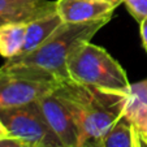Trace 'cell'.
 Instances as JSON below:
<instances>
[{"label":"cell","mask_w":147,"mask_h":147,"mask_svg":"<svg viewBox=\"0 0 147 147\" xmlns=\"http://www.w3.org/2000/svg\"><path fill=\"white\" fill-rule=\"evenodd\" d=\"M80 147H99L98 144H83V146H80Z\"/></svg>","instance_id":"ffe728a7"},{"label":"cell","mask_w":147,"mask_h":147,"mask_svg":"<svg viewBox=\"0 0 147 147\" xmlns=\"http://www.w3.org/2000/svg\"><path fill=\"white\" fill-rule=\"evenodd\" d=\"M63 24H64L63 20L56 11L28 22L26 24L25 45H24L22 52L20 56L29 55L38 50Z\"/></svg>","instance_id":"9c48e42d"},{"label":"cell","mask_w":147,"mask_h":147,"mask_svg":"<svg viewBox=\"0 0 147 147\" xmlns=\"http://www.w3.org/2000/svg\"><path fill=\"white\" fill-rule=\"evenodd\" d=\"M0 120L9 136L31 147H65L46 120L38 102L17 108L0 109Z\"/></svg>","instance_id":"5b68a950"},{"label":"cell","mask_w":147,"mask_h":147,"mask_svg":"<svg viewBox=\"0 0 147 147\" xmlns=\"http://www.w3.org/2000/svg\"><path fill=\"white\" fill-rule=\"evenodd\" d=\"M139 107H147V78L137 83H130L128 91V106L125 112Z\"/></svg>","instance_id":"7c38bea8"},{"label":"cell","mask_w":147,"mask_h":147,"mask_svg":"<svg viewBox=\"0 0 147 147\" xmlns=\"http://www.w3.org/2000/svg\"><path fill=\"white\" fill-rule=\"evenodd\" d=\"M69 80L106 91L128 94L126 72L104 48L91 42L81 45L68 60Z\"/></svg>","instance_id":"3957f363"},{"label":"cell","mask_w":147,"mask_h":147,"mask_svg":"<svg viewBox=\"0 0 147 147\" xmlns=\"http://www.w3.org/2000/svg\"><path fill=\"white\" fill-rule=\"evenodd\" d=\"M98 1H107V3L115 4V5H117V7H119L120 4L124 3V0H98Z\"/></svg>","instance_id":"d6986e66"},{"label":"cell","mask_w":147,"mask_h":147,"mask_svg":"<svg viewBox=\"0 0 147 147\" xmlns=\"http://www.w3.org/2000/svg\"><path fill=\"white\" fill-rule=\"evenodd\" d=\"M146 141H147V138H146Z\"/></svg>","instance_id":"44dd1931"},{"label":"cell","mask_w":147,"mask_h":147,"mask_svg":"<svg viewBox=\"0 0 147 147\" xmlns=\"http://www.w3.org/2000/svg\"><path fill=\"white\" fill-rule=\"evenodd\" d=\"M141 38H142V45H143V48L147 53V17L141 21Z\"/></svg>","instance_id":"2e32d148"},{"label":"cell","mask_w":147,"mask_h":147,"mask_svg":"<svg viewBox=\"0 0 147 147\" xmlns=\"http://www.w3.org/2000/svg\"><path fill=\"white\" fill-rule=\"evenodd\" d=\"M0 147H31L28 143L22 142L18 138H13V137H7V138L0 139Z\"/></svg>","instance_id":"9a60e30c"},{"label":"cell","mask_w":147,"mask_h":147,"mask_svg":"<svg viewBox=\"0 0 147 147\" xmlns=\"http://www.w3.org/2000/svg\"><path fill=\"white\" fill-rule=\"evenodd\" d=\"M56 11L51 0H0V26L28 24Z\"/></svg>","instance_id":"ba28073f"},{"label":"cell","mask_w":147,"mask_h":147,"mask_svg":"<svg viewBox=\"0 0 147 147\" xmlns=\"http://www.w3.org/2000/svg\"><path fill=\"white\" fill-rule=\"evenodd\" d=\"M111 18H103L99 21L87 24H63L47 40L34 52L25 56L9 59V64L33 65L48 72L60 82L69 80L68 60L72 53L83 43L91 40V38L108 24Z\"/></svg>","instance_id":"7a4b0ae2"},{"label":"cell","mask_w":147,"mask_h":147,"mask_svg":"<svg viewBox=\"0 0 147 147\" xmlns=\"http://www.w3.org/2000/svg\"><path fill=\"white\" fill-rule=\"evenodd\" d=\"M129 13L141 22L147 17V0H124Z\"/></svg>","instance_id":"5bb4252c"},{"label":"cell","mask_w":147,"mask_h":147,"mask_svg":"<svg viewBox=\"0 0 147 147\" xmlns=\"http://www.w3.org/2000/svg\"><path fill=\"white\" fill-rule=\"evenodd\" d=\"M125 115L131 120L137 130L144 138H147V107H139V108L130 109V111L125 112Z\"/></svg>","instance_id":"4fadbf2b"},{"label":"cell","mask_w":147,"mask_h":147,"mask_svg":"<svg viewBox=\"0 0 147 147\" xmlns=\"http://www.w3.org/2000/svg\"><path fill=\"white\" fill-rule=\"evenodd\" d=\"M26 36V24L0 26V55L7 60L21 55Z\"/></svg>","instance_id":"8fae6325"},{"label":"cell","mask_w":147,"mask_h":147,"mask_svg":"<svg viewBox=\"0 0 147 147\" xmlns=\"http://www.w3.org/2000/svg\"><path fill=\"white\" fill-rule=\"evenodd\" d=\"M38 106L45 115L52 130L60 138L65 147L80 146L77 124L67 103L55 91L45 95L38 100Z\"/></svg>","instance_id":"8992f818"},{"label":"cell","mask_w":147,"mask_h":147,"mask_svg":"<svg viewBox=\"0 0 147 147\" xmlns=\"http://www.w3.org/2000/svg\"><path fill=\"white\" fill-rule=\"evenodd\" d=\"M7 137H11L8 133V130H7V128L4 126L3 121L0 120V139H3V138H7Z\"/></svg>","instance_id":"ac0fdd59"},{"label":"cell","mask_w":147,"mask_h":147,"mask_svg":"<svg viewBox=\"0 0 147 147\" xmlns=\"http://www.w3.org/2000/svg\"><path fill=\"white\" fill-rule=\"evenodd\" d=\"M117 5L98 0H57L56 12L65 24H87L111 18Z\"/></svg>","instance_id":"52a82bcc"},{"label":"cell","mask_w":147,"mask_h":147,"mask_svg":"<svg viewBox=\"0 0 147 147\" xmlns=\"http://www.w3.org/2000/svg\"><path fill=\"white\" fill-rule=\"evenodd\" d=\"M99 147H136V126L126 115H122L104 134Z\"/></svg>","instance_id":"30bf717a"},{"label":"cell","mask_w":147,"mask_h":147,"mask_svg":"<svg viewBox=\"0 0 147 147\" xmlns=\"http://www.w3.org/2000/svg\"><path fill=\"white\" fill-rule=\"evenodd\" d=\"M59 83L57 78L40 68L5 63L0 68V109L38 102L55 91Z\"/></svg>","instance_id":"277c9868"},{"label":"cell","mask_w":147,"mask_h":147,"mask_svg":"<svg viewBox=\"0 0 147 147\" xmlns=\"http://www.w3.org/2000/svg\"><path fill=\"white\" fill-rule=\"evenodd\" d=\"M136 147H147V141L141 133L136 129Z\"/></svg>","instance_id":"e0dca14e"},{"label":"cell","mask_w":147,"mask_h":147,"mask_svg":"<svg viewBox=\"0 0 147 147\" xmlns=\"http://www.w3.org/2000/svg\"><path fill=\"white\" fill-rule=\"evenodd\" d=\"M55 92L67 103L74 117L80 146H99L100 139L125 113L128 106V94L106 91L70 80L59 83Z\"/></svg>","instance_id":"6da1fadb"}]
</instances>
